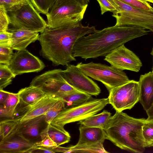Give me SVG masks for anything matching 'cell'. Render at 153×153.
Returning <instances> with one entry per match:
<instances>
[{
    "instance_id": "cell-1",
    "label": "cell",
    "mask_w": 153,
    "mask_h": 153,
    "mask_svg": "<svg viewBox=\"0 0 153 153\" xmlns=\"http://www.w3.org/2000/svg\"><path fill=\"white\" fill-rule=\"evenodd\" d=\"M96 30L89 24L83 26L81 21L68 22L54 28L47 27L39 36L40 53L54 66H66L76 60L73 50L77 41Z\"/></svg>"
},
{
    "instance_id": "cell-2",
    "label": "cell",
    "mask_w": 153,
    "mask_h": 153,
    "mask_svg": "<svg viewBox=\"0 0 153 153\" xmlns=\"http://www.w3.org/2000/svg\"><path fill=\"white\" fill-rule=\"evenodd\" d=\"M146 29L135 26L115 25L96 30L77 41L73 48V56L85 60L105 56L125 43L147 34L150 31Z\"/></svg>"
},
{
    "instance_id": "cell-3",
    "label": "cell",
    "mask_w": 153,
    "mask_h": 153,
    "mask_svg": "<svg viewBox=\"0 0 153 153\" xmlns=\"http://www.w3.org/2000/svg\"><path fill=\"white\" fill-rule=\"evenodd\" d=\"M146 120L134 118L122 111H116L105 129L107 139L122 149L143 153L145 147L142 129Z\"/></svg>"
},
{
    "instance_id": "cell-4",
    "label": "cell",
    "mask_w": 153,
    "mask_h": 153,
    "mask_svg": "<svg viewBox=\"0 0 153 153\" xmlns=\"http://www.w3.org/2000/svg\"><path fill=\"white\" fill-rule=\"evenodd\" d=\"M90 0H54L46 15L48 27L54 28L71 22L81 21Z\"/></svg>"
},
{
    "instance_id": "cell-5",
    "label": "cell",
    "mask_w": 153,
    "mask_h": 153,
    "mask_svg": "<svg viewBox=\"0 0 153 153\" xmlns=\"http://www.w3.org/2000/svg\"><path fill=\"white\" fill-rule=\"evenodd\" d=\"M109 104L108 98L94 99L92 98L79 105L65 108L51 121V124L64 131L66 124L84 120L96 114Z\"/></svg>"
},
{
    "instance_id": "cell-6",
    "label": "cell",
    "mask_w": 153,
    "mask_h": 153,
    "mask_svg": "<svg viewBox=\"0 0 153 153\" xmlns=\"http://www.w3.org/2000/svg\"><path fill=\"white\" fill-rule=\"evenodd\" d=\"M76 66L83 74L103 84L109 92L112 89L130 81L123 71L112 66L91 62L87 63L81 62Z\"/></svg>"
},
{
    "instance_id": "cell-7",
    "label": "cell",
    "mask_w": 153,
    "mask_h": 153,
    "mask_svg": "<svg viewBox=\"0 0 153 153\" xmlns=\"http://www.w3.org/2000/svg\"><path fill=\"white\" fill-rule=\"evenodd\" d=\"M117 10L112 16L118 26L142 27L153 32V9L146 10L131 6L119 0H108Z\"/></svg>"
},
{
    "instance_id": "cell-8",
    "label": "cell",
    "mask_w": 153,
    "mask_h": 153,
    "mask_svg": "<svg viewBox=\"0 0 153 153\" xmlns=\"http://www.w3.org/2000/svg\"><path fill=\"white\" fill-rule=\"evenodd\" d=\"M62 70L55 69L37 76L32 79L30 85L39 88L46 94L54 96L62 99L77 90L65 80L62 75Z\"/></svg>"
},
{
    "instance_id": "cell-9",
    "label": "cell",
    "mask_w": 153,
    "mask_h": 153,
    "mask_svg": "<svg viewBox=\"0 0 153 153\" xmlns=\"http://www.w3.org/2000/svg\"><path fill=\"white\" fill-rule=\"evenodd\" d=\"M8 13L12 28H24L41 33L48 27L47 23L31 2L17 10Z\"/></svg>"
},
{
    "instance_id": "cell-10",
    "label": "cell",
    "mask_w": 153,
    "mask_h": 153,
    "mask_svg": "<svg viewBox=\"0 0 153 153\" xmlns=\"http://www.w3.org/2000/svg\"><path fill=\"white\" fill-rule=\"evenodd\" d=\"M109 93V104L116 111L130 109L139 101V82L134 80L112 89Z\"/></svg>"
},
{
    "instance_id": "cell-11",
    "label": "cell",
    "mask_w": 153,
    "mask_h": 153,
    "mask_svg": "<svg viewBox=\"0 0 153 153\" xmlns=\"http://www.w3.org/2000/svg\"><path fill=\"white\" fill-rule=\"evenodd\" d=\"M61 74L66 81L76 90L97 96L101 92L98 85L74 65L69 64Z\"/></svg>"
},
{
    "instance_id": "cell-12",
    "label": "cell",
    "mask_w": 153,
    "mask_h": 153,
    "mask_svg": "<svg viewBox=\"0 0 153 153\" xmlns=\"http://www.w3.org/2000/svg\"><path fill=\"white\" fill-rule=\"evenodd\" d=\"M104 60L111 66L122 71L138 72L142 66L139 58L124 44L113 50L105 56Z\"/></svg>"
},
{
    "instance_id": "cell-13",
    "label": "cell",
    "mask_w": 153,
    "mask_h": 153,
    "mask_svg": "<svg viewBox=\"0 0 153 153\" xmlns=\"http://www.w3.org/2000/svg\"><path fill=\"white\" fill-rule=\"evenodd\" d=\"M7 65L15 77L24 73L38 72L45 67L42 61L26 49L14 53Z\"/></svg>"
},
{
    "instance_id": "cell-14",
    "label": "cell",
    "mask_w": 153,
    "mask_h": 153,
    "mask_svg": "<svg viewBox=\"0 0 153 153\" xmlns=\"http://www.w3.org/2000/svg\"><path fill=\"white\" fill-rule=\"evenodd\" d=\"M48 124L43 115L17 125L14 131L34 143L42 140L41 133Z\"/></svg>"
},
{
    "instance_id": "cell-15",
    "label": "cell",
    "mask_w": 153,
    "mask_h": 153,
    "mask_svg": "<svg viewBox=\"0 0 153 153\" xmlns=\"http://www.w3.org/2000/svg\"><path fill=\"white\" fill-rule=\"evenodd\" d=\"M34 144L14 131L0 142V153H29L34 147Z\"/></svg>"
},
{
    "instance_id": "cell-16",
    "label": "cell",
    "mask_w": 153,
    "mask_h": 153,
    "mask_svg": "<svg viewBox=\"0 0 153 153\" xmlns=\"http://www.w3.org/2000/svg\"><path fill=\"white\" fill-rule=\"evenodd\" d=\"M60 98L54 96L45 95L38 102L31 105L22 116L15 119L17 125L44 115Z\"/></svg>"
},
{
    "instance_id": "cell-17",
    "label": "cell",
    "mask_w": 153,
    "mask_h": 153,
    "mask_svg": "<svg viewBox=\"0 0 153 153\" xmlns=\"http://www.w3.org/2000/svg\"><path fill=\"white\" fill-rule=\"evenodd\" d=\"M8 31L12 32L11 48L13 50L19 51L25 49L30 43L39 40V33L24 28L8 29Z\"/></svg>"
},
{
    "instance_id": "cell-18",
    "label": "cell",
    "mask_w": 153,
    "mask_h": 153,
    "mask_svg": "<svg viewBox=\"0 0 153 153\" xmlns=\"http://www.w3.org/2000/svg\"><path fill=\"white\" fill-rule=\"evenodd\" d=\"M79 130V138L76 145L103 144L107 139L105 131L103 128L80 125Z\"/></svg>"
},
{
    "instance_id": "cell-19",
    "label": "cell",
    "mask_w": 153,
    "mask_h": 153,
    "mask_svg": "<svg viewBox=\"0 0 153 153\" xmlns=\"http://www.w3.org/2000/svg\"><path fill=\"white\" fill-rule=\"evenodd\" d=\"M138 82L139 101L146 111L153 104V73L152 71L141 75Z\"/></svg>"
},
{
    "instance_id": "cell-20",
    "label": "cell",
    "mask_w": 153,
    "mask_h": 153,
    "mask_svg": "<svg viewBox=\"0 0 153 153\" xmlns=\"http://www.w3.org/2000/svg\"><path fill=\"white\" fill-rule=\"evenodd\" d=\"M17 93L20 99L19 103L26 107L33 105L46 94L39 88L30 85L21 89Z\"/></svg>"
},
{
    "instance_id": "cell-21",
    "label": "cell",
    "mask_w": 153,
    "mask_h": 153,
    "mask_svg": "<svg viewBox=\"0 0 153 153\" xmlns=\"http://www.w3.org/2000/svg\"><path fill=\"white\" fill-rule=\"evenodd\" d=\"M46 135L49 136L58 146L69 142L71 138L68 132L61 131L51 124H48L41 133L42 139Z\"/></svg>"
},
{
    "instance_id": "cell-22",
    "label": "cell",
    "mask_w": 153,
    "mask_h": 153,
    "mask_svg": "<svg viewBox=\"0 0 153 153\" xmlns=\"http://www.w3.org/2000/svg\"><path fill=\"white\" fill-rule=\"evenodd\" d=\"M111 113L106 110L100 113L94 114L79 121L78 124L89 127L100 128L105 129L110 118Z\"/></svg>"
},
{
    "instance_id": "cell-23",
    "label": "cell",
    "mask_w": 153,
    "mask_h": 153,
    "mask_svg": "<svg viewBox=\"0 0 153 153\" xmlns=\"http://www.w3.org/2000/svg\"><path fill=\"white\" fill-rule=\"evenodd\" d=\"M91 95L78 91L73 92L62 99L65 103V108L75 107L90 100Z\"/></svg>"
},
{
    "instance_id": "cell-24",
    "label": "cell",
    "mask_w": 153,
    "mask_h": 153,
    "mask_svg": "<svg viewBox=\"0 0 153 153\" xmlns=\"http://www.w3.org/2000/svg\"><path fill=\"white\" fill-rule=\"evenodd\" d=\"M67 153H100L108 152L104 149L103 144L95 145H81L71 146L68 147Z\"/></svg>"
},
{
    "instance_id": "cell-25",
    "label": "cell",
    "mask_w": 153,
    "mask_h": 153,
    "mask_svg": "<svg viewBox=\"0 0 153 153\" xmlns=\"http://www.w3.org/2000/svg\"><path fill=\"white\" fill-rule=\"evenodd\" d=\"M17 125L16 120L7 119L0 121V141L7 138L14 131Z\"/></svg>"
},
{
    "instance_id": "cell-26",
    "label": "cell",
    "mask_w": 153,
    "mask_h": 153,
    "mask_svg": "<svg viewBox=\"0 0 153 153\" xmlns=\"http://www.w3.org/2000/svg\"><path fill=\"white\" fill-rule=\"evenodd\" d=\"M145 147L153 146V120H146L142 126Z\"/></svg>"
},
{
    "instance_id": "cell-27",
    "label": "cell",
    "mask_w": 153,
    "mask_h": 153,
    "mask_svg": "<svg viewBox=\"0 0 153 153\" xmlns=\"http://www.w3.org/2000/svg\"><path fill=\"white\" fill-rule=\"evenodd\" d=\"M15 76L7 65L0 64V90L11 84Z\"/></svg>"
},
{
    "instance_id": "cell-28",
    "label": "cell",
    "mask_w": 153,
    "mask_h": 153,
    "mask_svg": "<svg viewBox=\"0 0 153 153\" xmlns=\"http://www.w3.org/2000/svg\"><path fill=\"white\" fill-rule=\"evenodd\" d=\"M65 108V102L60 98L44 114L46 122L50 124L52 120Z\"/></svg>"
},
{
    "instance_id": "cell-29",
    "label": "cell",
    "mask_w": 153,
    "mask_h": 153,
    "mask_svg": "<svg viewBox=\"0 0 153 153\" xmlns=\"http://www.w3.org/2000/svg\"><path fill=\"white\" fill-rule=\"evenodd\" d=\"M20 99L17 93L9 92L8 96L2 104L13 118L16 109L20 102Z\"/></svg>"
},
{
    "instance_id": "cell-30",
    "label": "cell",
    "mask_w": 153,
    "mask_h": 153,
    "mask_svg": "<svg viewBox=\"0 0 153 153\" xmlns=\"http://www.w3.org/2000/svg\"><path fill=\"white\" fill-rule=\"evenodd\" d=\"M31 2L30 0H0V5L3 6L8 12H11Z\"/></svg>"
},
{
    "instance_id": "cell-31",
    "label": "cell",
    "mask_w": 153,
    "mask_h": 153,
    "mask_svg": "<svg viewBox=\"0 0 153 153\" xmlns=\"http://www.w3.org/2000/svg\"><path fill=\"white\" fill-rule=\"evenodd\" d=\"M54 0H30L39 13L46 15Z\"/></svg>"
},
{
    "instance_id": "cell-32",
    "label": "cell",
    "mask_w": 153,
    "mask_h": 153,
    "mask_svg": "<svg viewBox=\"0 0 153 153\" xmlns=\"http://www.w3.org/2000/svg\"><path fill=\"white\" fill-rule=\"evenodd\" d=\"M13 53L11 47L0 45V64L8 65Z\"/></svg>"
},
{
    "instance_id": "cell-33",
    "label": "cell",
    "mask_w": 153,
    "mask_h": 153,
    "mask_svg": "<svg viewBox=\"0 0 153 153\" xmlns=\"http://www.w3.org/2000/svg\"><path fill=\"white\" fill-rule=\"evenodd\" d=\"M10 24L8 12L3 6L0 5V33L8 31Z\"/></svg>"
},
{
    "instance_id": "cell-34",
    "label": "cell",
    "mask_w": 153,
    "mask_h": 153,
    "mask_svg": "<svg viewBox=\"0 0 153 153\" xmlns=\"http://www.w3.org/2000/svg\"><path fill=\"white\" fill-rule=\"evenodd\" d=\"M131 6L146 10H151L153 8L150 4L140 0H119Z\"/></svg>"
},
{
    "instance_id": "cell-35",
    "label": "cell",
    "mask_w": 153,
    "mask_h": 153,
    "mask_svg": "<svg viewBox=\"0 0 153 153\" xmlns=\"http://www.w3.org/2000/svg\"><path fill=\"white\" fill-rule=\"evenodd\" d=\"M98 2L101 11V14L102 15L107 11L112 13L117 11V10L108 0H97Z\"/></svg>"
},
{
    "instance_id": "cell-36",
    "label": "cell",
    "mask_w": 153,
    "mask_h": 153,
    "mask_svg": "<svg viewBox=\"0 0 153 153\" xmlns=\"http://www.w3.org/2000/svg\"><path fill=\"white\" fill-rule=\"evenodd\" d=\"M57 146L56 144L48 135L42 138V140L35 143L34 147H53Z\"/></svg>"
},
{
    "instance_id": "cell-37",
    "label": "cell",
    "mask_w": 153,
    "mask_h": 153,
    "mask_svg": "<svg viewBox=\"0 0 153 153\" xmlns=\"http://www.w3.org/2000/svg\"><path fill=\"white\" fill-rule=\"evenodd\" d=\"M12 32L8 31L0 33V45L11 47Z\"/></svg>"
},
{
    "instance_id": "cell-38",
    "label": "cell",
    "mask_w": 153,
    "mask_h": 153,
    "mask_svg": "<svg viewBox=\"0 0 153 153\" xmlns=\"http://www.w3.org/2000/svg\"><path fill=\"white\" fill-rule=\"evenodd\" d=\"M53 147H34L29 152L32 153H55Z\"/></svg>"
},
{
    "instance_id": "cell-39",
    "label": "cell",
    "mask_w": 153,
    "mask_h": 153,
    "mask_svg": "<svg viewBox=\"0 0 153 153\" xmlns=\"http://www.w3.org/2000/svg\"><path fill=\"white\" fill-rule=\"evenodd\" d=\"M0 119L1 118H6L5 119H12L11 116L4 108L2 104H0Z\"/></svg>"
},
{
    "instance_id": "cell-40",
    "label": "cell",
    "mask_w": 153,
    "mask_h": 153,
    "mask_svg": "<svg viewBox=\"0 0 153 153\" xmlns=\"http://www.w3.org/2000/svg\"><path fill=\"white\" fill-rule=\"evenodd\" d=\"M9 92L4 91L3 90H0V104H3L7 98Z\"/></svg>"
},
{
    "instance_id": "cell-41",
    "label": "cell",
    "mask_w": 153,
    "mask_h": 153,
    "mask_svg": "<svg viewBox=\"0 0 153 153\" xmlns=\"http://www.w3.org/2000/svg\"><path fill=\"white\" fill-rule=\"evenodd\" d=\"M146 112L148 116L146 120H153V104L151 108L146 111Z\"/></svg>"
},
{
    "instance_id": "cell-42",
    "label": "cell",
    "mask_w": 153,
    "mask_h": 153,
    "mask_svg": "<svg viewBox=\"0 0 153 153\" xmlns=\"http://www.w3.org/2000/svg\"><path fill=\"white\" fill-rule=\"evenodd\" d=\"M146 1L153 4V0H146Z\"/></svg>"
},
{
    "instance_id": "cell-43",
    "label": "cell",
    "mask_w": 153,
    "mask_h": 153,
    "mask_svg": "<svg viewBox=\"0 0 153 153\" xmlns=\"http://www.w3.org/2000/svg\"><path fill=\"white\" fill-rule=\"evenodd\" d=\"M151 55H152L153 56V48H152V52L151 53ZM152 72L153 73V69H152Z\"/></svg>"
},
{
    "instance_id": "cell-44",
    "label": "cell",
    "mask_w": 153,
    "mask_h": 153,
    "mask_svg": "<svg viewBox=\"0 0 153 153\" xmlns=\"http://www.w3.org/2000/svg\"><path fill=\"white\" fill-rule=\"evenodd\" d=\"M140 1H143L145 2H147V1H146V0H140Z\"/></svg>"
}]
</instances>
